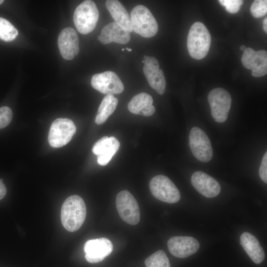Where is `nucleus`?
<instances>
[{"instance_id": "nucleus-1", "label": "nucleus", "mask_w": 267, "mask_h": 267, "mask_svg": "<svg viewBox=\"0 0 267 267\" xmlns=\"http://www.w3.org/2000/svg\"><path fill=\"white\" fill-rule=\"evenodd\" d=\"M87 209L84 200L74 195L63 202L61 209V220L63 227L70 232L78 230L86 219Z\"/></svg>"}, {"instance_id": "nucleus-2", "label": "nucleus", "mask_w": 267, "mask_h": 267, "mask_svg": "<svg viewBox=\"0 0 267 267\" xmlns=\"http://www.w3.org/2000/svg\"><path fill=\"white\" fill-rule=\"evenodd\" d=\"M211 35L206 26L196 22L191 26L187 39V47L191 57L196 60L204 58L208 53Z\"/></svg>"}, {"instance_id": "nucleus-3", "label": "nucleus", "mask_w": 267, "mask_h": 267, "mask_svg": "<svg viewBox=\"0 0 267 267\" xmlns=\"http://www.w3.org/2000/svg\"><path fill=\"white\" fill-rule=\"evenodd\" d=\"M131 21L133 30L144 38H151L157 33V22L150 12L145 6L137 5L132 10Z\"/></svg>"}, {"instance_id": "nucleus-4", "label": "nucleus", "mask_w": 267, "mask_h": 267, "mask_svg": "<svg viewBox=\"0 0 267 267\" xmlns=\"http://www.w3.org/2000/svg\"><path fill=\"white\" fill-rule=\"evenodd\" d=\"M99 18V12L95 2L85 0L76 8L73 15L75 26L78 32L87 34L95 28Z\"/></svg>"}, {"instance_id": "nucleus-5", "label": "nucleus", "mask_w": 267, "mask_h": 267, "mask_svg": "<svg viewBox=\"0 0 267 267\" xmlns=\"http://www.w3.org/2000/svg\"><path fill=\"white\" fill-rule=\"evenodd\" d=\"M150 190L156 199L168 203L178 202L180 198L179 190L167 177L158 175L149 182Z\"/></svg>"}, {"instance_id": "nucleus-6", "label": "nucleus", "mask_w": 267, "mask_h": 267, "mask_svg": "<svg viewBox=\"0 0 267 267\" xmlns=\"http://www.w3.org/2000/svg\"><path fill=\"white\" fill-rule=\"evenodd\" d=\"M76 131L74 122L68 118H58L51 124L48 135L49 145L54 148L67 144Z\"/></svg>"}, {"instance_id": "nucleus-7", "label": "nucleus", "mask_w": 267, "mask_h": 267, "mask_svg": "<svg viewBox=\"0 0 267 267\" xmlns=\"http://www.w3.org/2000/svg\"><path fill=\"white\" fill-rule=\"evenodd\" d=\"M211 115L218 123L225 122L228 117L231 104L229 93L222 88H216L210 91L208 95Z\"/></svg>"}, {"instance_id": "nucleus-8", "label": "nucleus", "mask_w": 267, "mask_h": 267, "mask_svg": "<svg viewBox=\"0 0 267 267\" xmlns=\"http://www.w3.org/2000/svg\"><path fill=\"white\" fill-rule=\"evenodd\" d=\"M116 206L121 218L131 225H135L140 221V211L135 198L128 190H124L118 193Z\"/></svg>"}, {"instance_id": "nucleus-9", "label": "nucleus", "mask_w": 267, "mask_h": 267, "mask_svg": "<svg viewBox=\"0 0 267 267\" xmlns=\"http://www.w3.org/2000/svg\"><path fill=\"white\" fill-rule=\"evenodd\" d=\"M189 145L193 155L199 161L206 163L213 157V149L208 136L198 127L192 128L189 135Z\"/></svg>"}, {"instance_id": "nucleus-10", "label": "nucleus", "mask_w": 267, "mask_h": 267, "mask_svg": "<svg viewBox=\"0 0 267 267\" xmlns=\"http://www.w3.org/2000/svg\"><path fill=\"white\" fill-rule=\"evenodd\" d=\"M91 85L95 89L106 95L119 94L124 89L120 79L110 71L94 74L91 78Z\"/></svg>"}, {"instance_id": "nucleus-11", "label": "nucleus", "mask_w": 267, "mask_h": 267, "mask_svg": "<svg viewBox=\"0 0 267 267\" xmlns=\"http://www.w3.org/2000/svg\"><path fill=\"white\" fill-rule=\"evenodd\" d=\"M244 67L252 71L254 77L264 76L267 74V52L265 50L255 51L246 48L241 57Z\"/></svg>"}, {"instance_id": "nucleus-12", "label": "nucleus", "mask_w": 267, "mask_h": 267, "mask_svg": "<svg viewBox=\"0 0 267 267\" xmlns=\"http://www.w3.org/2000/svg\"><path fill=\"white\" fill-rule=\"evenodd\" d=\"M144 74L150 86L160 95L166 89V82L163 71L159 68L158 60L152 56L145 55L143 58Z\"/></svg>"}, {"instance_id": "nucleus-13", "label": "nucleus", "mask_w": 267, "mask_h": 267, "mask_svg": "<svg viewBox=\"0 0 267 267\" xmlns=\"http://www.w3.org/2000/svg\"><path fill=\"white\" fill-rule=\"evenodd\" d=\"M84 250L86 260L95 264L101 262L110 255L113 245L108 239L101 237L88 240L84 245Z\"/></svg>"}, {"instance_id": "nucleus-14", "label": "nucleus", "mask_w": 267, "mask_h": 267, "mask_svg": "<svg viewBox=\"0 0 267 267\" xmlns=\"http://www.w3.org/2000/svg\"><path fill=\"white\" fill-rule=\"evenodd\" d=\"M170 252L178 258H187L197 252L200 245L197 240L191 236H174L167 242Z\"/></svg>"}, {"instance_id": "nucleus-15", "label": "nucleus", "mask_w": 267, "mask_h": 267, "mask_svg": "<svg viewBox=\"0 0 267 267\" xmlns=\"http://www.w3.org/2000/svg\"><path fill=\"white\" fill-rule=\"evenodd\" d=\"M58 46L62 57L71 60L79 52V38L76 31L71 27L63 29L58 37Z\"/></svg>"}, {"instance_id": "nucleus-16", "label": "nucleus", "mask_w": 267, "mask_h": 267, "mask_svg": "<svg viewBox=\"0 0 267 267\" xmlns=\"http://www.w3.org/2000/svg\"><path fill=\"white\" fill-rule=\"evenodd\" d=\"M120 146V143L116 137L105 136L94 144L92 151L97 155L98 164L105 166L119 150Z\"/></svg>"}, {"instance_id": "nucleus-17", "label": "nucleus", "mask_w": 267, "mask_h": 267, "mask_svg": "<svg viewBox=\"0 0 267 267\" xmlns=\"http://www.w3.org/2000/svg\"><path fill=\"white\" fill-rule=\"evenodd\" d=\"M191 182L199 193L208 198L215 197L221 191L219 183L213 178L201 171H197L192 174Z\"/></svg>"}, {"instance_id": "nucleus-18", "label": "nucleus", "mask_w": 267, "mask_h": 267, "mask_svg": "<svg viewBox=\"0 0 267 267\" xmlns=\"http://www.w3.org/2000/svg\"><path fill=\"white\" fill-rule=\"evenodd\" d=\"M97 39L103 44L112 42L126 44L131 40L130 32L115 22H110L103 27Z\"/></svg>"}, {"instance_id": "nucleus-19", "label": "nucleus", "mask_w": 267, "mask_h": 267, "mask_svg": "<svg viewBox=\"0 0 267 267\" xmlns=\"http://www.w3.org/2000/svg\"><path fill=\"white\" fill-rule=\"evenodd\" d=\"M240 243L250 259L259 264L265 259V252L257 238L251 233L245 232L240 238Z\"/></svg>"}, {"instance_id": "nucleus-20", "label": "nucleus", "mask_w": 267, "mask_h": 267, "mask_svg": "<svg viewBox=\"0 0 267 267\" xmlns=\"http://www.w3.org/2000/svg\"><path fill=\"white\" fill-rule=\"evenodd\" d=\"M153 102V100L150 95L141 92L133 97L128 103V108L133 114L150 116L155 111Z\"/></svg>"}, {"instance_id": "nucleus-21", "label": "nucleus", "mask_w": 267, "mask_h": 267, "mask_svg": "<svg viewBox=\"0 0 267 267\" xmlns=\"http://www.w3.org/2000/svg\"><path fill=\"white\" fill-rule=\"evenodd\" d=\"M105 5L116 23L130 32L133 31L130 15L119 1L108 0L106 1Z\"/></svg>"}, {"instance_id": "nucleus-22", "label": "nucleus", "mask_w": 267, "mask_h": 267, "mask_svg": "<svg viewBox=\"0 0 267 267\" xmlns=\"http://www.w3.org/2000/svg\"><path fill=\"white\" fill-rule=\"evenodd\" d=\"M118 100L113 95L108 94L102 99L98 109L95 122L97 125L103 124L114 112L118 105Z\"/></svg>"}, {"instance_id": "nucleus-23", "label": "nucleus", "mask_w": 267, "mask_h": 267, "mask_svg": "<svg viewBox=\"0 0 267 267\" xmlns=\"http://www.w3.org/2000/svg\"><path fill=\"white\" fill-rule=\"evenodd\" d=\"M18 35L16 28L6 19L0 17V39L5 42H11Z\"/></svg>"}, {"instance_id": "nucleus-24", "label": "nucleus", "mask_w": 267, "mask_h": 267, "mask_svg": "<svg viewBox=\"0 0 267 267\" xmlns=\"http://www.w3.org/2000/svg\"><path fill=\"white\" fill-rule=\"evenodd\" d=\"M146 267H171L166 253L159 250L148 257L145 261Z\"/></svg>"}, {"instance_id": "nucleus-25", "label": "nucleus", "mask_w": 267, "mask_h": 267, "mask_svg": "<svg viewBox=\"0 0 267 267\" xmlns=\"http://www.w3.org/2000/svg\"><path fill=\"white\" fill-rule=\"evenodd\" d=\"M250 12L255 18H260L265 15L267 12V0H254L251 5Z\"/></svg>"}, {"instance_id": "nucleus-26", "label": "nucleus", "mask_w": 267, "mask_h": 267, "mask_svg": "<svg viewBox=\"0 0 267 267\" xmlns=\"http://www.w3.org/2000/svg\"><path fill=\"white\" fill-rule=\"evenodd\" d=\"M13 113L8 106L0 107V129L7 126L11 121Z\"/></svg>"}, {"instance_id": "nucleus-27", "label": "nucleus", "mask_w": 267, "mask_h": 267, "mask_svg": "<svg viewBox=\"0 0 267 267\" xmlns=\"http://www.w3.org/2000/svg\"><path fill=\"white\" fill-rule=\"evenodd\" d=\"M219 1L230 13H237L243 3V0H220Z\"/></svg>"}, {"instance_id": "nucleus-28", "label": "nucleus", "mask_w": 267, "mask_h": 267, "mask_svg": "<svg viewBox=\"0 0 267 267\" xmlns=\"http://www.w3.org/2000/svg\"><path fill=\"white\" fill-rule=\"evenodd\" d=\"M259 174L261 179L265 183L267 182V152H266L262 159Z\"/></svg>"}, {"instance_id": "nucleus-29", "label": "nucleus", "mask_w": 267, "mask_h": 267, "mask_svg": "<svg viewBox=\"0 0 267 267\" xmlns=\"http://www.w3.org/2000/svg\"><path fill=\"white\" fill-rule=\"evenodd\" d=\"M2 179H0V200L2 199L6 195V188L2 182Z\"/></svg>"}, {"instance_id": "nucleus-30", "label": "nucleus", "mask_w": 267, "mask_h": 267, "mask_svg": "<svg viewBox=\"0 0 267 267\" xmlns=\"http://www.w3.org/2000/svg\"><path fill=\"white\" fill-rule=\"evenodd\" d=\"M263 29L265 33H267V18H265L263 21Z\"/></svg>"}, {"instance_id": "nucleus-31", "label": "nucleus", "mask_w": 267, "mask_h": 267, "mask_svg": "<svg viewBox=\"0 0 267 267\" xmlns=\"http://www.w3.org/2000/svg\"><path fill=\"white\" fill-rule=\"evenodd\" d=\"M245 48H246V46L244 45H242L240 47V49L242 51H244L245 49Z\"/></svg>"}, {"instance_id": "nucleus-32", "label": "nucleus", "mask_w": 267, "mask_h": 267, "mask_svg": "<svg viewBox=\"0 0 267 267\" xmlns=\"http://www.w3.org/2000/svg\"><path fill=\"white\" fill-rule=\"evenodd\" d=\"M128 51H132V49L131 48H128V47H126V48Z\"/></svg>"}, {"instance_id": "nucleus-33", "label": "nucleus", "mask_w": 267, "mask_h": 267, "mask_svg": "<svg viewBox=\"0 0 267 267\" xmlns=\"http://www.w3.org/2000/svg\"><path fill=\"white\" fill-rule=\"evenodd\" d=\"M3 0H0V5L1 4H2V3H3Z\"/></svg>"}, {"instance_id": "nucleus-34", "label": "nucleus", "mask_w": 267, "mask_h": 267, "mask_svg": "<svg viewBox=\"0 0 267 267\" xmlns=\"http://www.w3.org/2000/svg\"><path fill=\"white\" fill-rule=\"evenodd\" d=\"M124 50H125L124 48H122V51H124Z\"/></svg>"}, {"instance_id": "nucleus-35", "label": "nucleus", "mask_w": 267, "mask_h": 267, "mask_svg": "<svg viewBox=\"0 0 267 267\" xmlns=\"http://www.w3.org/2000/svg\"><path fill=\"white\" fill-rule=\"evenodd\" d=\"M144 60H143L142 61V63H144Z\"/></svg>"}]
</instances>
